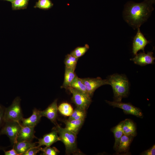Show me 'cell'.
<instances>
[{"instance_id": "1", "label": "cell", "mask_w": 155, "mask_h": 155, "mask_svg": "<svg viewBox=\"0 0 155 155\" xmlns=\"http://www.w3.org/2000/svg\"><path fill=\"white\" fill-rule=\"evenodd\" d=\"M152 4L145 1L139 3L128 2L125 5L123 12L125 20L133 28H140L154 10Z\"/></svg>"}, {"instance_id": "2", "label": "cell", "mask_w": 155, "mask_h": 155, "mask_svg": "<svg viewBox=\"0 0 155 155\" xmlns=\"http://www.w3.org/2000/svg\"><path fill=\"white\" fill-rule=\"evenodd\" d=\"M107 80L109 85L112 88L114 101H121L123 98L128 96L129 91V82L125 76L114 74L108 76Z\"/></svg>"}, {"instance_id": "3", "label": "cell", "mask_w": 155, "mask_h": 155, "mask_svg": "<svg viewBox=\"0 0 155 155\" xmlns=\"http://www.w3.org/2000/svg\"><path fill=\"white\" fill-rule=\"evenodd\" d=\"M59 135L60 140L64 144L67 154L78 153L76 134L65 128L61 127L57 124L55 127Z\"/></svg>"}, {"instance_id": "4", "label": "cell", "mask_w": 155, "mask_h": 155, "mask_svg": "<svg viewBox=\"0 0 155 155\" xmlns=\"http://www.w3.org/2000/svg\"><path fill=\"white\" fill-rule=\"evenodd\" d=\"M21 100L19 97H16L11 104L5 108L4 120V122L9 121L20 122L23 117L20 105Z\"/></svg>"}, {"instance_id": "5", "label": "cell", "mask_w": 155, "mask_h": 155, "mask_svg": "<svg viewBox=\"0 0 155 155\" xmlns=\"http://www.w3.org/2000/svg\"><path fill=\"white\" fill-rule=\"evenodd\" d=\"M22 125L20 122L9 121L4 122L0 130V135H5L13 145L17 142V139Z\"/></svg>"}, {"instance_id": "6", "label": "cell", "mask_w": 155, "mask_h": 155, "mask_svg": "<svg viewBox=\"0 0 155 155\" xmlns=\"http://www.w3.org/2000/svg\"><path fill=\"white\" fill-rule=\"evenodd\" d=\"M67 89L72 94V101L77 107L85 110L88 108L92 102L91 97L88 94L70 86Z\"/></svg>"}, {"instance_id": "7", "label": "cell", "mask_w": 155, "mask_h": 155, "mask_svg": "<svg viewBox=\"0 0 155 155\" xmlns=\"http://www.w3.org/2000/svg\"><path fill=\"white\" fill-rule=\"evenodd\" d=\"M106 102L109 105L113 107H117L122 109L126 114H130L137 117L142 118L143 114L141 109L129 103H125L115 101Z\"/></svg>"}, {"instance_id": "8", "label": "cell", "mask_w": 155, "mask_h": 155, "mask_svg": "<svg viewBox=\"0 0 155 155\" xmlns=\"http://www.w3.org/2000/svg\"><path fill=\"white\" fill-rule=\"evenodd\" d=\"M81 79L85 86L88 93L91 97L97 89L103 85H109L107 79L103 80L99 77Z\"/></svg>"}, {"instance_id": "9", "label": "cell", "mask_w": 155, "mask_h": 155, "mask_svg": "<svg viewBox=\"0 0 155 155\" xmlns=\"http://www.w3.org/2000/svg\"><path fill=\"white\" fill-rule=\"evenodd\" d=\"M149 43V42L141 32L140 28H138L137 33L133 41L132 52L134 55H135L140 50H142L144 52L145 47Z\"/></svg>"}, {"instance_id": "10", "label": "cell", "mask_w": 155, "mask_h": 155, "mask_svg": "<svg viewBox=\"0 0 155 155\" xmlns=\"http://www.w3.org/2000/svg\"><path fill=\"white\" fill-rule=\"evenodd\" d=\"M58 134L55 128L54 127L51 132L44 135L42 138L38 139V141L36 142L38 144L37 146L38 147L42 146H50L53 143L60 141Z\"/></svg>"}, {"instance_id": "11", "label": "cell", "mask_w": 155, "mask_h": 155, "mask_svg": "<svg viewBox=\"0 0 155 155\" xmlns=\"http://www.w3.org/2000/svg\"><path fill=\"white\" fill-rule=\"evenodd\" d=\"M153 54L152 52H148L147 53H140L137 54L133 58L131 59L130 60L133 61L135 64L141 66L153 64L155 58L153 57Z\"/></svg>"}, {"instance_id": "12", "label": "cell", "mask_w": 155, "mask_h": 155, "mask_svg": "<svg viewBox=\"0 0 155 155\" xmlns=\"http://www.w3.org/2000/svg\"><path fill=\"white\" fill-rule=\"evenodd\" d=\"M58 110L57 100L56 99L45 110L40 111V113L42 117H46L56 125L57 124L56 119Z\"/></svg>"}, {"instance_id": "13", "label": "cell", "mask_w": 155, "mask_h": 155, "mask_svg": "<svg viewBox=\"0 0 155 155\" xmlns=\"http://www.w3.org/2000/svg\"><path fill=\"white\" fill-rule=\"evenodd\" d=\"M34 127L23 126L18 133L17 142L27 141L32 142L35 136Z\"/></svg>"}, {"instance_id": "14", "label": "cell", "mask_w": 155, "mask_h": 155, "mask_svg": "<svg viewBox=\"0 0 155 155\" xmlns=\"http://www.w3.org/2000/svg\"><path fill=\"white\" fill-rule=\"evenodd\" d=\"M41 117L40 111L34 108L30 117L27 118H23L21 119V125L23 126L35 127L40 121Z\"/></svg>"}, {"instance_id": "15", "label": "cell", "mask_w": 155, "mask_h": 155, "mask_svg": "<svg viewBox=\"0 0 155 155\" xmlns=\"http://www.w3.org/2000/svg\"><path fill=\"white\" fill-rule=\"evenodd\" d=\"M133 137L131 135L123 134L121 137L119 145L115 150L116 152L119 153L128 152Z\"/></svg>"}, {"instance_id": "16", "label": "cell", "mask_w": 155, "mask_h": 155, "mask_svg": "<svg viewBox=\"0 0 155 155\" xmlns=\"http://www.w3.org/2000/svg\"><path fill=\"white\" fill-rule=\"evenodd\" d=\"M36 142L27 141L17 142L13 145V148L19 155H22L30 149L36 146Z\"/></svg>"}, {"instance_id": "17", "label": "cell", "mask_w": 155, "mask_h": 155, "mask_svg": "<svg viewBox=\"0 0 155 155\" xmlns=\"http://www.w3.org/2000/svg\"><path fill=\"white\" fill-rule=\"evenodd\" d=\"M122 129L124 135L133 137L136 135V131L135 125L130 119H126L123 121Z\"/></svg>"}, {"instance_id": "18", "label": "cell", "mask_w": 155, "mask_h": 155, "mask_svg": "<svg viewBox=\"0 0 155 155\" xmlns=\"http://www.w3.org/2000/svg\"><path fill=\"white\" fill-rule=\"evenodd\" d=\"M84 119L66 120L65 121V128L77 134L82 125Z\"/></svg>"}, {"instance_id": "19", "label": "cell", "mask_w": 155, "mask_h": 155, "mask_svg": "<svg viewBox=\"0 0 155 155\" xmlns=\"http://www.w3.org/2000/svg\"><path fill=\"white\" fill-rule=\"evenodd\" d=\"M75 70L65 67L64 78L62 88L67 89L76 75Z\"/></svg>"}, {"instance_id": "20", "label": "cell", "mask_w": 155, "mask_h": 155, "mask_svg": "<svg viewBox=\"0 0 155 155\" xmlns=\"http://www.w3.org/2000/svg\"><path fill=\"white\" fill-rule=\"evenodd\" d=\"M123 123V121L121 122L111 129L115 137V142L113 148L115 150L119 145L121 137L123 135L122 129Z\"/></svg>"}, {"instance_id": "21", "label": "cell", "mask_w": 155, "mask_h": 155, "mask_svg": "<svg viewBox=\"0 0 155 155\" xmlns=\"http://www.w3.org/2000/svg\"><path fill=\"white\" fill-rule=\"evenodd\" d=\"M70 86L83 92L88 94L83 82L81 78L78 77L76 75L71 82Z\"/></svg>"}, {"instance_id": "22", "label": "cell", "mask_w": 155, "mask_h": 155, "mask_svg": "<svg viewBox=\"0 0 155 155\" xmlns=\"http://www.w3.org/2000/svg\"><path fill=\"white\" fill-rule=\"evenodd\" d=\"M86 110L77 107L68 120L84 119L86 116Z\"/></svg>"}, {"instance_id": "23", "label": "cell", "mask_w": 155, "mask_h": 155, "mask_svg": "<svg viewBox=\"0 0 155 155\" xmlns=\"http://www.w3.org/2000/svg\"><path fill=\"white\" fill-rule=\"evenodd\" d=\"M58 109L60 113L66 116L71 115L73 111L71 105L67 103H63L61 104L58 107Z\"/></svg>"}, {"instance_id": "24", "label": "cell", "mask_w": 155, "mask_h": 155, "mask_svg": "<svg viewBox=\"0 0 155 155\" xmlns=\"http://www.w3.org/2000/svg\"><path fill=\"white\" fill-rule=\"evenodd\" d=\"M78 59L70 54H67L64 61L65 67L75 70Z\"/></svg>"}, {"instance_id": "25", "label": "cell", "mask_w": 155, "mask_h": 155, "mask_svg": "<svg viewBox=\"0 0 155 155\" xmlns=\"http://www.w3.org/2000/svg\"><path fill=\"white\" fill-rule=\"evenodd\" d=\"M89 47L87 44L84 46L78 47L73 50L70 54L71 55L79 58L84 55L89 49Z\"/></svg>"}, {"instance_id": "26", "label": "cell", "mask_w": 155, "mask_h": 155, "mask_svg": "<svg viewBox=\"0 0 155 155\" xmlns=\"http://www.w3.org/2000/svg\"><path fill=\"white\" fill-rule=\"evenodd\" d=\"M29 0H14L11 2L12 9L14 10L19 9L25 8Z\"/></svg>"}, {"instance_id": "27", "label": "cell", "mask_w": 155, "mask_h": 155, "mask_svg": "<svg viewBox=\"0 0 155 155\" xmlns=\"http://www.w3.org/2000/svg\"><path fill=\"white\" fill-rule=\"evenodd\" d=\"M40 151L43 152V155H56L59 153V151L55 147H51L50 146H46L44 148L40 147Z\"/></svg>"}, {"instance_id": "28", "label": "cell", "mask_w": 155, "mask_h": 155, "mask_svg": "<svg viewBox=\"0 0 155 155\" xmlns=\"http://www.w3.org/2000/svg\"><path fill=\"white\" fill-rule=\"evenodd\" d=\"M53 4L50 0H39L36 3V7L42 9H48L51 8Z\"/></svg>"}, {"instance_id": "29", "label": "cell", "mask_w": 155, "mask_h": 155, "mask_svg": "<svg viewBox=\"0 0 155 155\" xmlns=\"http://www.w3.org/2000/svg\"><path fill=\"white\" fill-rule=\"evenodd\" d=\"M40 147L37 146L32 148L27 152L23 154L22 155H35L40 151Z\"/></svg>"}, {"instance_id": "30", "label": "cell", "mask_w": 155, "mask_h": 155, "mask_svg": "<svg viewBox=\"0 0 155 155\" xmlns=\"http://www.w3.org/2000/svg\"><path fill=\"white\" fill-rule=\"evenodd\" d=\"M5 108L0 104V127L4 123V117Z\"/></svg>"}, {"instance_id": "31", "label": "cell", "mask_w": 155, "mask_h": 155, "mask_svg": "<svg viewBox=\"0 0 155 155\" xmlns=\"http://www.w3.org/2000/svg\"><path fill=\"white\" fill-rule=\"evenodd\" d=\"M141 154L143 155H154L155 154V145H153L148 150L143 152Z\"/></svg>"}, {"instance_id": "32", "label": "cell", "mask_w": 155, "mask_h": 155, "mask_svg": "<svg viewBox=\"0 0 155 155\" xmlns=\"http://www.w3.org/2000/svg\"><path fill=\"white\" fill-rule=\"evenodd\" d=\"M5 155H19L16 151L13 148L9 150H3Z\"/></svg>"}, {"instance_id": "33", "label": "cell", "mask_w": 155, "mask_h": 155, "mask_svg": "<svg viewBox=\"0 0 155 155\" xmlns=\"http://www.w3.org/2000/svg\"><path fill=\"white\" fill-rule=\"evenodd\" d=\"M144 1L148 2L152 4L155 3V0H144Z\"/></svg>"}, {"instance_id": "34", "label": "cell", "mask_w": 155, "mask_h": 155, "mask_svg": "<svg viewBox=\"0 0 155 155\" xmlns=\"http://www.w3.org/2000/svg\"><path fill=\"white\" fill-rule=\"evenodd\" d=\"M5 0L9 1L11 2H12L14 0Z\"/></svg>"}, {"instance_id": "35", "label": "cell", "mask_w": 155, "mask_h": 155, "mask_svg": "<svg viewBox=\"0 0 155 155\" xmlns=\"http://www.w3.org/2000/svg\"><path fill=\"white\" fill-rule=\"evenodd\" d=\"M1 148L0 147V149H1Z\"/></svg>"}]
</instances>
